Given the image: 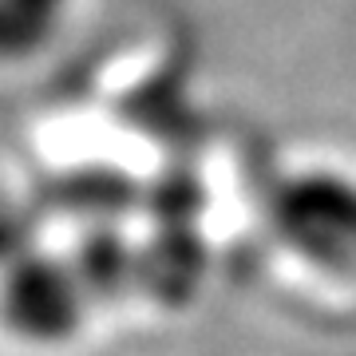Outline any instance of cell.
<instances>
[{
	"instance_id": "cell-1",
	"label": "cell",
	"mask_w": 356,
	"mask_h": 356,
	"mask_svg": "<svg viewBox=\"0 0 356 356\" xmlns=\"http://www.w3.org/2000/svg\"><path fill=\"white\" fill-rule=\"evenodd\" d=\"M88 313V281L72 266L44 254L16 257L0 285L4 325L36 344L67 341Z\"/></svg>"
},
{
	"instance_id": "cell-2",
	"label": "cell",
	"mask_w": 356,
	"mask_h": 356,
	"mask_svg": "<svg viewBox=\"0 0 356 356\" xmlns=\"http://www.w3.org/2000/svg\"><path fill=\"white\" fill-rule=\"evenodd\" d=\"M72 0H0V60H20L44 48L64 24Z\"/></svg>"
}]
</instances>
